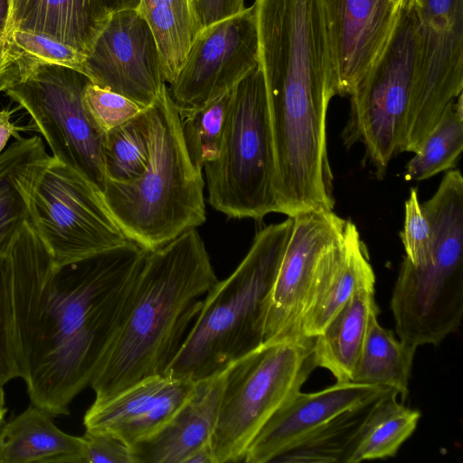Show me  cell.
Instances as JSON below:
<instances>
[{
  "mask_svg": "<svg viewBox=\"0 0 463 463\" xmlns=\"http://www.w3.org/2000/svg\"><path fill=\"white\" fill-rule=\"evenodd\" d=\"M208 202L231 218L279 213L267 92L260 65L232 89L218 157L204 165Z\"/></svg>",
  "mask_w": 463,
  "mask_h": 463,
  "instance_id": "cell-6",
  "label": "cell"
},
{
  "mask_svg": "<svg viewBox=\"0 0 463 463\" xmlns=\"http://www.w3.org/2000/svg\"><path fill=\"white\" fill-rule=\"evenodd\" d=\"M150 154L147 108L104 135L103 158L108 178L128 182L146 169Z\"/></svg>",
  "mask_w": 463,
  "mask_h": 463,
  "instance_id": "cell-29",
  "label": "cell"
},
{
  "mask_svg": "<svg viewBox=\"0 0 463 463\" xmlns=\"http://www.w3.org/2000/svg\"><path fill=\"white\" fill-rule=\"evenodd\" d=\"M217 281L195 228L148 250L128 314L90 384L94 402L164 374Z\"/></svg>",
  "mask_w": 463,
  "mask_h": 463,
  "instance_id": "cell-2",
  "label": "cell"
},
{
  "mask_svg": "<svg viewBox=\"0 0 463 463\" xmlns=\"http://www.w3.org/2000/svg\"><path fill=\"white\" fill-rule=\"evenodd\" d=\"M390 388L353 381L310 393L298 392L268 420L247 449L242 461L271 462L327 420Z\"/></svg>",
  "mask_w": 463,
  "mask_h": 463,
  "instance_id": "cell-17",
  "label": "cell"
},
{
  "mask_svg": "<svg viewBox=\"0 0 463 463\" xmlns=\"http://www.w3.org/2000/svg\"><path fill=\"white\" fill-rule=\"evenodd\" d=\"M293 228V218L261 229L235 270L217 281L164 374L196 382L264 344L269 294Z\"/></svg>",
  "mask_w": 463,
  "mask_h": 463,
  "instance_id": "cell-3",
  "label": "cell"
},
{
  "mask_svg": "<svg viewBox=\"0 0 463 463\" xmlns=\"http://www.w3.org/2000/svg\"><path fill=\"white\" fill-rule=\"evenodd\" d=\"M26 58L5 39L0 40V92L17 82L24 72Z\"/></svg>",
  "mask_w": 463,
  "mask_h": 463,
  "instance_id": "cell-36",
  "label": "cell"
},
{
  "mask_svg": "<svg viewBox=\"0 0 463 463\" xmlns=\"http://www.w3.org/2000/svg\"><path fill=\"white\" fill-rule=\"evenodd\" d=\"M388 390L330 418L273 461L346 463L364 423Z\"/></svg>",
  "mask_w": 463,
  "mask_h": 463,
  "instance_id": "cell-26",
  "label": "cell"
},
{
  "mask_svg": "<svg viewBox=\"0 0 463 463\" xmlns=\"http://www.w3.org/2000/svg\"><path fill=\"white\" fill-rule=\"evenodd\" d=\"M375 313H379V307L374 285L355 290L322 332L313 337L316 367L329 371L336 382L351 381L370 317Z\"/></svg>",
  "mask_w": 463,
  "mask_h": 463,
  "instance_id": "cell-22",
  "label": "cell"
},
{
  "mask_svg": "<svg viewBox=\"0 0 463 463\" xmlns=\"http://www.w3.org/2000/svg\"><path fill=\"white\" fill-rule=\"evenodd\" d=\"M370 317L364 341L351 381L394 390L403 402L409 392L415 347L396 339L392 331Z\"/></svg>",
  "mask_w": 463,
  "mask_h": 463,
  "instance_id": "cell-24",
  "label": "cell"
},
{
  "mask_svg": "<svg viewBox=\"0 0 463 463\" xmlns=\"http://www.w3.org/2000/svg\"><path fill=\"white\" fill-rule=\"evenodd\" d=\"M140 0H103L109 13L124 9H137Z\"/></svg>",
  "mask_w": 463,
  "mask_h": 463,
  "instance_id": "cell-39",
  "label": "cell"
},
{
  "mask_svg": "<svg viewBox=\"0 0 463 463\" xmlns=\"http://www.w3.org/2000/svg\"><path fill=\"white\" fill-rule=\"evenodd\" d=\"M0 463H85L84 439L62 431L31 403L0 429Z\"/></svg>",
  "mask_w": 463,
  "mask_h": 463,
  "instance_id": "cell-21",
  "label": "cell"
},
{
  "mask_svg": "<svg viewBox=\"0 0 463 463\" xmlns=\"http://www.w3.org/2000/svg\"><path fill=\"white\" fill-rule=\"evenodd\" d=\"M337 95L349 96L380 61L402 11L393 0H322Z\"/></svg>",
  "mask_w": 463,
  "mask_h": 463,
  "instance_id": "cell-15",
  "label": "cell"
},
{
  "mask_svg": "<svg viewBox=\"0 0 463 463\" xmlns=\"http://www.w3.org/2000/svg\"><path fill=\"white\" fill-rule=\"evenodd\" d=\"M292 218V232L269 298L264 344L304 337L301 322L309 296L345 241L347 220L333 211L313 210Z\"/></svg>",
  "mask_w": 463,
  "mask_h": 463,
  "instance_id": "cell-12",
  "label": "cell"
},
{
  "mask_svg": "<svg viewBox=\"0 0 463 463\" xmlns=\"http://www.w3.org/2000/svg\"><path fill=\"white\" fill-rule=\"evenodd\" d=\"M194 7L202 29L245 8L244 0H195Z\"/></svg>",
  "mask_w": 463,
  "mask_h": 463,
  "instance_id": "cell-37",
  "label": "cell"
},
{
  "mask_svg": "<svg viewBox=\"0 0 463 463\" xmlns=\"http://www.w3.org/2000/svg\"><path fill=\"white\" fill-rule=\"evenodd\" d=\"M393 2L402 12L418 9L422 4V0H393Z\"/></svg>",
  "mask_w": 463,
  "mask_h": 463,
  "instance_id": "cell-41",
  "label": "cell"
},
{
  "mask_svg": "<svg viewBox=\"0 0 463 463\" xmlns=\"http://www.w3.org/2000/svg\"><path fill=\"white\" fill-rule=\"evenodd\" d=\"M375 285V275L364 242L347 220L343 247L318 278L301 322L302 335L315 337L359 288Z\"/></svg>",
  "mask_w": 463,
  "mask_h": 463,
  "instance_id": "cell-19",
  "label": "cell"
},
{
  "mask_svg": "<svg viewBox=\"0 0 463 463\" xmlns=\"http://www.w3.org/2000/svg\"><path fill=\"white\" fill-rule=\"evenodd\" d=\"M418 16L402 12L391 43L350 97L341 137L345 147L362 144L365 158L383 176L404 138L417 60Z\"/></svg>",
  "mask_w": 463,
  "mask_h": 463,
  "instance_id": "cell-9",
  "label": "cell"
},
{
  "mask_svg": "<svg viewBox=\"0 0 463 463\" xmlns=\"http://www.w3.org/2000/svg\"><path fill=\"white\" fill-rule=\"evenodd\" d=\"M191 2H192L193 5H194V7L195 0H191ZM194 10H195V7H194ZM195 13H196V12H195Z\"/></svg>",
  "mask_w": 463,
  "mask_h": 463,
  "instance_id": "cell-43",
  "label": "cell"
},
{
  "mask_svg": "<svg viewBox=\"0 0 463 463\" xmlns=\"http://www.w3.org/2000/svg\"><path fill=\"white\" fill-rule=\"evenodd\" d=\"M463 149V95L450 101L405 166L406 181H422L453 169Z\"/></svg>",
  "mask_w": 463,
  "mask_h": 463,
  "instance_id": "cell-28",
  "label": "cell"
},
{
  "mask_svg": "<svg viewBox=\"0 0 463 463\" xmlns=\"http://www.w3.org/2000/svg\"><path fill=\"white\" fill-rule=\"evenodd\" d=\"M90 82L76 70L26 58L22 77L5 92L31 116L52 156L102 194L109 179L103 158L105 134L95 128L84 107Z\"/></svg>",
  "mask_w": 463,
  "mask_h": 463,
  "instance_id": "cell-8",
  "label": "cell"
},
{
  "mask_svg": "<svg viewBox=\"0 0 463 463\" xmlns=\"http://www.w3.org/2000/svg\"><path fill=\"white\" fill-rule=\"evenodd\" d=\"M312 346L305 336L263 344L226 368L211 440L215 463L243 460L253 439L316 368Z\"/></svg>",
  "mask_w": 463,
  "mask_h": 463,
  "instance_id": "cell-7",
  "label": "cell"
},
{
  "mask_svg": "<svg viewBox=\"0 0 463 463\" xmlns=\"http://www.w3.org/2000/svg\"><path fill=\"white\" fill-rule=\"evenodd\" d=\"M82 73L144 108L165 86L154 33L137 9L110 14L86 55Z\"/></svg>",
  "mask_w": 463,
  "mask_h": 463,
  "instance_id": "cell-14",
  "label": "cell"
},
{
  "mask_svg": "<svg viewBox=\"0 0 463 463\" xmlns=\"http://www.w3.org/2000/svg\"><path fill=\"white\" fill-rule=\"evenodd\" d=\"M259 66V34L252 5L203 28L167 88L178 110L201 107L231 90Z\"/></svg>",
  "mask_w": 463,
  "mask_h": 463,
  "instance_id": "cell-13",
  "label": "cell"
},
{
  "mask_svg": "<svg viewBox=\"0 0 463 463\" xmlns=\"http://www.w3.org/2000/svg\"><path fill=\"white\" fill-rule=\"evenodd\" d=\"M85 463H135L131 448L107 432L86 430Z\"/></svg>",
  "mask_w": 463,
  "mask_h": 463,
  "instance_id": "cell-35",
  "label": "cell"
},
{
  "mask_svg": "<svg viewBox=\"0 0 463 463\" xmlns=\"http://www.w3.org/2000/svg\"><path fill=\"white\" fill-rule=\"evenodd\" d=\"M195 382L159 374L87 410L86 430L110 433L130 448L161 430L186 402Z\"/></svg>",
  "mask_w": 463,
  "mask_h": 463,
  "instance_id": "cell-16",
  "label": "cell"
},
{
  "mask_svg": "<svg viewBox=\"0 0 463 463\" xmlns=\"http://www.w3.org/2000/svg\"><path fill=\"white\" fill-rule=\"evenodd\" d=\"M420 412L398 401L394 390H388L378 400L364 423L346 463L393 457L412 435Z\"/></svg>",
  "mask_w": 463,
  "mask_h": 463,
  "instance_id": "cell-27",
  "label": "cell"
},
{
  "mask_svg": "<svg viewBox=\"0 0 463 463\" xmlns=\"http://www.w3.org/2000/svg\"><path fill=\"white\" fill-rule=\"evenodd\" d=\"M150 154L136 179H108L102 196L126 237L145 250H156L206 219L202 170L183 139L178 109L166 85L147 107Z\"/></svg>",
  "mask_w": 463,
  "mask_h": 463,
  "instance_id": "cell-4",
  "label": "cell"
},
{
  "mask_svg": "<svg viewBox=\"0 0 463 463\" xmlns=\"http://www.w3.org/2000/svg\"><path fill=\"white\" fill-rule=\"evenodd\" d=\"M29 211L37 235L58 264L129 241L111 216L102 194L52 156L41 165L33 181Z\"/></svg>",
  "mask_w": 463,
  "mask_h": 463,
  "instance_id": "cell-10",
  "label": "cell"
},
{
  "mask_svg": "<svg viewBox=\"0 0 463 463\" xmlns=\"http://www.w3.org/2000/svg\"><path fill=\"white\" fill-rule=\"evenodd\" d=\"M432 232L424 267L406 258L391 298L399 339L418 348L438 345L460 326L463 317V177L448 171L435 194L421 204Z\"/></svg>",
  "mask_w": 463,
  "mask_h": 463,
  "instance_id": "cell-5",
  "label": "cell"
},
{
  "mask_svg": "<svg viewBox=\"0 0 463 463\" xmlns=\"http://www.w3.org/2000/svg\"><path fill=\"white\" fill-rule=\"evenodd\" d=\"M10 14V0H0V40L4 39Z\"/></svg>",
  "mask_w": 463,
  "mask_h": 463,
  "instance_id": "cell-40",
  "label": "cell"
},
{
  "mask_svg": "<svg viewBox=\"0 0 463 463\" xmlns=\"http://www.w3.org/2000/svg\"><path fill=\"white\" fill-rule=\"evenodd\" d=\"M83 102L90 121L103 134L124 124L146 109L91 81L85 88Z\"/></svg>",
  "mask_w": 463,
  "mask_h": 463,
  "instance_id": "cell-32",
  "label": "cell"
},
{
  "mask_svg": "<svg viewBox=\"0 0 463 463\" xmlns=\"http://www.w3.org/2000/svg\"><path fill=\"white\" fill-rule=\"evenodd\" d=\"M232 90L208 103L178 110L183 139L193 165L202 170L221 151Z\"/></svg>",
  "mask_w": 463,
  "mask_h": 463,
  "instance_id": "cell-30",
  "label": "cell"
},
{
  "mask_svg": "<svg viewBox=\"0 0 463 463\" xmlns=\"http://www.w3.org/2000/svg\"><path fill=\"white\" fill-rule=\"evenodd\" d=\"M110 14L103 0H10L5 33H43L87 55Z\"/></svg>",
  "mask_w": 463,
  "mask_h": 463,
  "instance_id": "cell-20",
  "label": "cell"
},
{
  "mask_svg": "<svg viewBox=\"0 0 463 463\" xmlns=\"http://www.w3.org/2000/svg\"><path fill=\"white\" fill-rule=\"evenodd\" d=\"M49 156L38 136L16 139L0 154V255L6 254L22 226L30 221V189Z\"/></svg>",
  "mask_w": 463,
  "mask_h": 463,
  "instance_id": "cell-23",
  "label": "cell"
},
{
  "mask_svg": "<svg viewBox=\"0 0 463 463\" xmlns=\"http://www.w3.org/2000/svg\"><path fill=\"white\" fill-rule=\"evenodd\" d=\"M20 377L16 361L11 274L8 258L0 255V385Z\"/></svg>",
  "mask_w": 463,
  "mask_h": 463,
  "instance_id": "cell-34",
  "label": "cell"
},
{
  "mask_svg": "<svg viewBox=\"0 0 463 463\" xmlns=\"http://www.w3.org/2000/svg\"><path fill=\"white\" fill-rule=\"evenodd\" d=\"M4 39L32 61L83 71L86 54L48 34L12 30Z\"/></svg>",
  "mask_w": 463,
  "mask_h": 463,
  "instance_id": "cell-31",
  "label": "cell"
},
{
  "mask_svg": "<svg viewBox=\"0 0 463 463\" xmlns=\"http://www.w3.org/2000/svg\"><path fill=\"white\" fill-rule=\"evenodd\" d=\"M6 411L7 408L5 406V392L3 386L0 385V425L3 423L5 420Z\"/></svg>",
  "mask_w": 463,
  "mask_h": 463,
  "instance_id": "cell-42",
  "label": "cell"
},
{
  "mask_svg": "<svg viewBox=\"0 0 463 463\" xmlns=\"http://www.w3.org/2000/svg\"><path fill=\"white\" fill-rule=\"evenodd\" d=\"M226 368L196 381L193 392L171 420L131 448L135 463H187L195 451L211 445Z\"/></svg>",
  "mask_w": 463,
  "mask_h": 463,
  "instance_id": "cell-18",
  "label": "cell"
},
{
  "mask_svg": "<svg viewBox=\"0 0 463 463\" xmlns=\"http://www.w3.org/2000/svg\"><path fill=\"white\" fill-rule=\"evenodd\" d=\"M147 250L128 241L58 264L26 222L6 256L20 377L52 417L90 386L131 305Z\"/></svg>",
  "mask_w": 463,
  "mask_h": 463,
  "instance_id": "cell-1",
  "label": "cell"
},
{
  "mask_svg": "<svg viewBox=\"0 0 463 463\" xmlns=\"http://www.w3.org/2000/svg\"><path fill=\"white\" fill-rule=\"evenodd\" d=\"M12 112L13 111L8 109L0 110V154L5 147L10 137H14L16 139L22 137L18 133L20 128L11 122Z\"/></svg>",
  "mask_w": 463,
  "mask_h": 463,
  "instance_id": "cell-38",
  "label": "cell"
},
{
  "mask_svg": "<svg viewBox=\"0 0 463 463\" xmlns=\"http://www.w3.org/2000/svg\"><path fill=\"white\" fill-rule=\"evenodd\" d=\"M137 10L154 33L164 80L171 84L202 30L194 7L191 0H140Z\"/></svg>",
  "mask_w": 463,
  "mask_h": 463,
  "instance_id": "cell-25",
  "label": "cell"
},
{
  "mask_svg": "<svg viewBox=\"0 0 463 463\" xmlns=\"http://www.w3.org/2000/svg\"><path fill=\"white\" fill-rule=\"evenodd\" d=\"M413 90L400 153H415L463 90V0H422Z\"/></svg>",
  "mask_w": 463,
  "mask_h": 463,
  "instance_id": "cell-11",
  "label": "cell"
},
{
  "mask_svg": "<svg viewBox=\"0 0 463 463\" xmlns=\"http://www.w3.org/2000/svg\"><path fill=\"white\" fill-rule=\"evenodd\" d=\"M405 256L414 267H424L432 249V232L419 201L417 189L411 187L404 206V223L401 232Z\"/></svg>",
  "mask_w": 463,
  "mask_h": 463,
  "instance_id": "cell-33",
  "label": "cell"
}]
</instances>
